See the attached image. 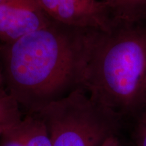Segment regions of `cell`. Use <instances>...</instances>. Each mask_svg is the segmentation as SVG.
Listing matches in <instances>:
<instances>
[{"label": "cell", "instance_id": "obj_5", "mask_svg": "<svg viewBox=\"0 0 146 146\" xmlns=\"http://www.w3.org/2000/svg\"><path fill=\"white\" fill-rule=\"evenodd\" d=\"M53 22L35 0L0 3V45L9 44Z\"/></svg>", "mask_w": 146, "mask_h": 146}, {"label": "cell", "instance_id": "obj_2", "mask_svg": "<svg viewBox=\"0 0 146 146\" xmlns=\"http://www.w3.org/2000/svg\"><path fill=\"white\" fill-rule=\"evenodd\" d=\"M118 23L109 31L86 29L80 87L120 117L142 103L146 29Z\"/></svg>", "mask_w": 146, "mask_h": 146}, {"label": "cell", "instance_id": "obj_14", "mask_svg": "<svg viewBox=\"0 0 146 146\" xmlns=\"http://www.w3.org/2000/svg\"><path fill=\"white\" fill-rule=\"evenodd\" d=\"M145 103L146 104V100H145ZM141 124L142 125H146V110H145V114H143V118H142V119H141Z\"/></svg>", "mask_w": 146, "mask_h": 146}, {"label": "cell", "instance_id": "obj_6", "mask_svg": "<svg viewBox=\"0 0 146 146\" xmlns=\"http://www.w3.org/2000/svg\"><path fill=\"white\" fill-rule=\"evenodd\" d=\"M20 129L23 146H52L44 122L36 114H26Z\"/></svg>", "mask_w": 146, "mask_h": 146}, {"label": "cell", "instance_id": "obj_15", "mask_svg": "<svg viewBox=\"0 0 146 146\" xmlns=\"http://www.w3.org/2000/svg\"><path fill=\"white\" fill-rule=\"evenodd\" d=\"M2 1H3V0H0V3H1Z\"/></svg>", "mask_w": 146, "mask_h": 146}, {"label": "cell", "instance_id": "obj_9", "mask_svg": "<svg viewBox=\"0 0 146 146\" xmlns=\"http://www.w3.org/2000/svg\"><path fill=\"white\" fill-rule=\"evenodd\" d=\"M0 146H23L20 123L3 133L0 137Z\"/></svg>", "mask_w": 146, "mask_h": 146}, {"label": "cell", "instance_id": "obj_7", "mask_svg": "<svg viewBox=\"0 0 146 146\" xmlns=\"http://www.w3.org/2000/svg\"><path fill=\"white\" fill-rule=\"evenodd\" d=\"M116 22L134 24L146 13V0H103Z\"/></svg>", "mask_w": 146, "mask_h": 146}, {"label": "cell", "instance_id": "obj_13", "mask_svg": "<svg viewBox=\"0 0 146 146\" xmlns=\"http://www.w3.org/2000/svg\"><path fill=\"white\" fill-rule=\"evenodd\" d=\"M4 86L3 84V74H2V69H1V62H0V87Z\"/></svg>", "mask_w": 146, "mask_h": 146}, {"label": "cell", "instance_id": "obj_12", "mask_svg": "<svg viewBox=\"0 0 146 146\" xmlns=\"http://www.w3.org/2000/svg\"><path fill=\"white\" fill-rule=\"evenodd\" d=\"M145 100H146V76H145V81H144L143 90H142V103H145Z\"/></svg>", "mask_w": 146, "mask_h": 146}, {"label": "cell", "instance_id": "obj_10", "mask_svg": "<svg viewBox=\"0 0 146 146\" xmlns=\"http://www.w3.org/2000/svg\"><path fill=\"white\" fill-rule=\"evenodd\" d=\"M139 130L140 146H146V125H142Z\"/></svg>", "mask_w": 146, "mask_h": 146}, {"label": "cell", "instance_id": "obj_1", "mask_svg": "<svg viewBox=\"0 0 146 146\" xmlns=\"http://www.w3.org/2000/svg\"><path fill=\"white\" fill-rule=\"evenodd\" d=\"M85 29L53 21L0 45L4 87L26 114L79 88Z\"/></svg>", "mask_w": 146, "mask_h": 146}, {"label": "cell", "instance_id": "obj_8", "mask_svg": "<svg viewBox=\"0 0 146 146\" xmlns=\"http://www.w3.org/2000/svg\"><path fill=\"white\" fill-rule=\"evenodd\" d=\"M24 116L16 100L5 89L0 87V137L19 124Z\"/></svg>", "mask_w": 146, "mask_h": 146}, {"label": "cell", "instance_id": "obj_11", "mask_svg": "<svg viewBox=\"0 0 146 146\" xmlns=\"http://www.w3.org/2000/svg\"><path fill=\"white\" fill-rule=\"evenodd\" d=\"M102 146H120V144L116 136L114 135L108 138Z\"/></svg>", "mask_w": 146, "mask_h": 146}, {"label": "cell", "instance_id": "obj_4", "mask_svg": "<svg viewBox=\"0 0 146 146\" xmlns=\"http://www.w3.org/2000/svg\"><path fill=\"white\" fill-rule=\"evenodd\" d=\"M53 21L78 29L109 31L117 24L108 5L99 0H35Z\"/></svg>", "mask_w": 146, "mask_h": 146}, {"label": "cell", "instance_id": "obj_3", "mask_svg": "<svg viewBox=\"0 0 146 146\" xmlns=\"http://www.w3.org/2000/svg\"><path fill=\"white\" fill-rule=\"evenodd\" d=\"M31 114L44 122L52 146H102L116 135L121 118L94 102L81 87Z\"/></svg>", "mask_w": 146, "mask_h": 146}]
</instances>
